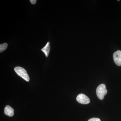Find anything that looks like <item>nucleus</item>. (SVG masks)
I'll list each match as a JSON object with an SVG mask.
<instances>
[{"instance_id":"obj_9","label":"nucleus","mask_w":121,"mask_h":121,"mask_svg":"<svg viewBox=\"0 0 121 121\" xmlns=\"http://www.w3.org/2000/svg\"><path fill=\"white\" fill-rule=\"evenodd\" d=\"M30 2L33 4H35L36 3L37 0H30Z\"/></svg>"},{"instance_id":"obj_4","label":"nucleus","mask_w":121,"mask_h":121,"mask_svg":"<svg viewBox=\"0 0 121 121\" xmlns=\"http://www.w3.org/2000/svg\"><path fill=\"white\" fill-rule=\"evenodd\" d=\"M114 60L116 65L118 66H121V51H117L115 52L113 55Z\"/></svg>"},{"instance_id":"obj_7","label":"nucleus","mask_w":121,"mask_h":121,"mask_svg":"<svg viewBox=\"0 0 121 121\" xmlns=\"http://www.w3.org/2000/svg\"><path fill=\"white\" fill-rule=\"evenodd\" d=\"M8 46V44L6 43L1 44L0 45V53L3 52L6 50Z\"/></svg>"},{"instance_id":"obj_3","label":"nucleus","mask_w":121,"mask_h":121,"mask_svg":"<svg viewBox=\"0 0 121 121\" xmlns=\"http://www.w3.org/2000/svg\"><path fill=\"white\" fill-rule=\"evenodd\" d=\"M76 100L79 103L83 104H88L90 102L89 98L83 94H80L77 96Z\"/></svg>"},{"instance_id":"obj_1","label":"nucleus","mask_w":121,"mask_h":121,"mask_svg":"<svg viewBox=\"0 0 121 121\" xmlns=\"http://www.w3.org/2000/svg\"><path fill=\"white\" fill-rule=\"evenodd\" d=\"M14 70L18 75L27 82H29L30 80L29 76L27 71L24 68L20 67H16L14 68Z\"/></svg>"},{"instance_id":"obj_2","label":"nucleus","mask_w":121,"mask_h":121,"mask_svg":"<svg viewBox=\"0 0 121 121\" xmlns=\"http://www.w3.org/2000/svg\"><path fill=\"white\" fill-rule=\"evenodd\" d=\"M107 93L105 85L104 84H100L96 90V94L98 98L100 99H104V96Z\"/></svg>"},{"instance_id":"obj_5","label":"nucleus","mask_w":121,"mask_h":121,"mask_svg":"<svg viewBox=\"0 0 121 121\" xmlns=\"http://www.w3.org/2000/svg\"><path fill=\"white\" fill-rule=\"evenodd\" d=\"M4 112L5 114L9 117H13L14 115V110L9 105L6 106L5 108Z\"/></svg>"},{"instance_id":"obj_6","label":"nucleus","mask_w":121,"mask_h":121,"mask_svg":"<svg viewBox=\"0 0 121 121\" xmlns=\"http://www.w3.org/2000/svg\"><path fill=\"white\" fill-rule=\"evenodd\" d=\"M41 50L45 54L46 57H48L50 51V43L48 42L45 47L42 48Z\"/></svg>"},{"instance_id":"obj_8","label":"nucleus","mask_w":121,"mask_h":121,"mask_svg":"<svg viewBox=\"0 0 121 121\" xmlns=\"http://www.w3.org/2000/svg\"><path fill=\"white\" fill-rule=\"evenodd\" d=\"M88 121H101V120L99 118H93L89 119Z\"/></svg>"}]
</instances>
